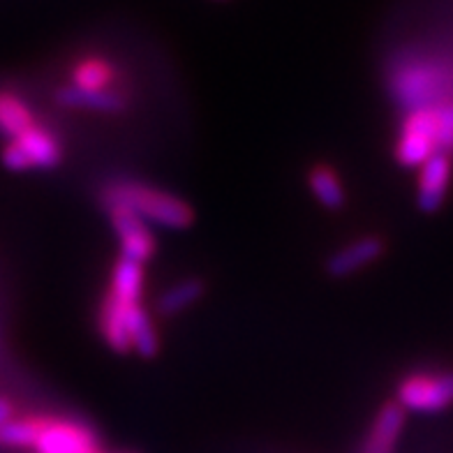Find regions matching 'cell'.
<instances>
[{
  "label": "cell",
  "mask_w": 453,
  "mask_h": 453,
  "mask_svg": "<svg viewBox=\"0 0 453 453\" xmlns=\"http://www.w3.org/2000/svg\"><path fill=\"white\" fill-rule=\"evenodd\" d=\"M102 206L104 203H120L149 222L150 226H162L172 232H183L195 222V211L183 197L156 185H146L142 180H116L102 188Z\"/></svg>",
  "instance_id": "obj_1"
},
{
  "label": "cell",
  "mask_w": 453,
  "mask_h": 453,
  "mask_svg": "<svg viewBox=\"0 0 453 453\" xmlns=\"http://www.w3.org/2000/svg\"><path fill=\"white\" fill-rule=\"evenodd\" d=\"M453 74L435 60H407L391 77V93L403 107L417 109L449 100Z\"/></svg>",
  "instance_id": "obj_2"
},
{
  "label": "cell",
  "mask_w": 453,
  "mask_h": 453,
  "mask_svg": "<svg viewBox=\"0 0 453 453\" xmlns=\"http://www.w3.org/2000/svg\"><path fill=\"white\" fill-rule=\"evenodd\" d=\"M395 403L414 414H440L453 407V368H421L400 377Z\"/></svg>",
  "instance_id": "obj_3"
},
{
  "label": "cell",
  "mask_w": 453,
  "mask_h": 453,
  "mask_svg": "<svg viewBox=\"0 0 453 453\" xmlns=\"http://www.w3.org/2000/svg\"><path fill=\"white\" fill-rule=\"evenodd\" d=\"M3 167L10 172H49L63 162V143L54 132L44 127L40 120L19 137L10 139L0 153Z\"/></svg>",
  "instance_id": "obj_4"
},
{
  "label": "cell",
  "mask_w": 453,
  "mask_h": 453,
  "mask_svg": "<svg viewBox=\"0 0 453 453\" xmlns=\"http://www.w3.org/2000/svg\"><path fill=\"white\" fill-rule=\"evenodd\" d=\"M435 153H440L435 104L407 109L394 142L395 162L405 169H418Z\"/></svg>",
  "instance_id": "obj_5"
},
{
  "label": "cell",
  "mask_w": 453,
  "mask_h": 453,
  "mask_svg": "<svg viewBox=\"0 0 453 453\" xmlns=\"http://www.w3.org/2000/svg\"><path fill=\"white\" fill-rule=\"evenodd\" d=\"M33 453H102V440L96 428L70 417L49 414Z\"/></svg>",
  "instance_id": "obj_6"
},
{
  "label": "cell",
  "mask_w": 453,
  "mask_h": 453,
  "mask_svg": "<svg viewBox=\"0 0 453 453\" xmlns=\"http://www.w3.org/2000/svg\"><path fill=\"white\" fill-rule=\"evenodd\" d=\"M104 211H107L109 225L119 239L120 255L139 264L150 262L157 252V236L153 226L142 220L134 211L120 206V203H104Z\"/></svg>",
  "instance_id": "obj_7"
},
{
  "label": "cell",
  "mask_w": 453,
  "mask_h": 453,
  "mask_svg": "<svg viewBox=\"0 0 453 453\" xmlns=\"http://www.w3.org/2000/svg\"><path fill=\"white\" fill-rule=\"evenodd\" d=\"M384 252H387V241L380 234H365L328 255L326 273L331 278H352L358 271L380 262Z\"/></svg>",
  "instance_id": "obj_8"
},
{
  "label": "cell",
  "mask_w": 453,
  "mask_h": 453,
  "mask_svg": "<svg viewBox=\"0 0 453 453\" xmlns=\"http://www.w3.org/2000/svg\"><path fill=\"white\" fill-rule=\"evenodd\" d=\"M453 180V156L435 153L418 167L417 206L424 213H435L444 206Z\"/></svg>",
  "instance_id": "obj_9"
},
{
  "label": "cell",
  "mask_w": 453,
  "mask_h": 453,
  "mask_svg": "<svg viewBox=\"0 0 453 453\" xmlns=\"http://www.w3.org/2000/svg\"><path fill=\"white\" fill-rule=\"evenodd\" d=\"M407 411L395 403V400H387L380 410L375 411V417L370 421L368 430H365L364 440L358 453H395L398 451L400 437L405 430Z\"/></svg>",
  "instance_id": "obj_10"
},
{
  "label": "cell",
  "mask_w": 453,
  "mask_h": 453,
  "mask_svg": "<svg viewBox=\"0 0 453 453\" xmlns=\"http://www.w3.org/2000/svg\"><path fill=\"white\" fill-rule=\"evenodd\" d=\"M119 67L104 56H81L74 60L70 67V84L72 88L86 90V93H97V90L119 88Z\"/></svg>",
  "instance_id": "obj_11"
},
{
  "label": "cell",
  "mask_w": 453,
  "mask_h": 453,
  "mask_svg": "<svg viewBox=\"0 0 453 453\" xmlns=\"http://www.w3.org/2000/svg\"><path fill=\"white\" fill-rule=\"evenodd\" d=\"M308 190L312 192V197L317 203L326 211H342L347 206V188L345 180L340 176V172L326 162H317L308 169L305 176Z\"/></svg>",
  "instance_id": "obj_12"
},
{
  "label": "cell",
  "mask_w": 453,
  "mask_h": 453,
  "mask_svg": "<svg viewBox=\"0 0 453 453\" xmlns=\"http://www.w3.org/2000/svg\"><path fill=\"white\" fill-rule=\"evenodd\" d=\"M56 102L67 109H84V111H97V113H120L126 111L130 100L120 88L111 90H97V93H86V90H77L72 86H63L56 93Z\"/></svg>",
  "instance_id": "obj_13"
},
{
  "label": "cell",
  "mask_w": 453,
  "mask_h": 453,
  "mask_svg": "<svg viewBox=\"0 0 453 453\" xmlns=\"http://www.w3.org/2000/svg\"><path fill=\"white\" fill-rule=\"evenodd\" d=\"M126 331L130 340V354L142 358H153L160 352V334H157L153 315L143 303H132L126 311Z\"/></svg>",
  "instance_id": "obj_14"
},
{
  "label": "cell",
  "mask_w": 453,
  "mask_h": 453,
  "mask_svg": "<svg viewBox=\"0 0 453 453\" xmlns=\"http://www.w3.org/2000/svg\"><path fill=\"white\" fill-rule=\"evenodd\" d=\"M143 282H146V271L143 264L132 262L127 257L119 255L113 262L111 273H109V285L104 292L119 298L120 303H142L143 296Z\"/></svg>",
  "instance_id": "obj_15"
},
{
  "label": "cell",
  "mask_w": 453,
  "mask_h": 453,
  "mask_svg": "<svg viewBox=\"0 0 453 453\" xmlns=\"http://www.w3.org/2000/svg\"><path fill=\"white\" fill-rule=\"evenodd\" d=\"M206 296V282L202 278H183L176 280L172 287H167L157 298V312L162 317H176L190 311Z\"/></svg>",
  "instance_id": "obj_16"
},
{
  "label": "cell",
  "mask_w": 453,
  "mask_h": 453,
  "mask_svg": "<svg viewBox=\"0 0 453 453\" xmlns=\"http://www.w3.org/2000/svg\"><path fill=\"white\" fill-rule=\"evenodd\" d=\"M35 123V111L24 97L14 90L0 88V137L10 142Z\"/></svg>",
  "instance_id": "obj_17"
},
{
  "label": "cell",
  "mask_w": 453,
  "mask_h": 453,
  "mask_svg": "<svg viewBox=\"0 0 453 453\" xmlns=\"http://www.w3.org/2000/svg\"><path fill=\"white\" fill-rule=\"evenodd\" d=\"M47 417L49 414H37V411L21 417L14 414L7 424L0 426V444L7 449H33L47 424Z\"/></svg>",
  "instance_id": "obj_18"
},
{
  "label": "cell",
  "mask_w": 453,
  "mask_h": 453,
  "mask_svg": "<svg viewBox=\"0 0 453 453\" xmlns=\"http://www.w3.org/2000/svg\"><path fill=\"white\" fill-rule=\"evenodd\" d=\"M437 111V143L440 153L453 156V97L435 104Z\"/></svg>",
  "instance_id": "obj_19"
},
{
  "label": "cell",
  "mask_w": 453,
  "mask_h": 453,
  "mask_svg": "<svg viewBox=\"0 0 453 453\" xmlns=\"http://www.w3.org/2000/svg\"><path fill=\"white\" fill-rule=\"evenodd\" d=\"M14 414H17V407H14L12 400L5 398V395H0V426L7 424Z\"/></svg>",
  "instance_id": "obj_20"
},
{
  "label": "cell",
  "mask_w": 453,
  "mask_h": 453,
  "mask_svg": "<svg viewBox=\"0 0 453 453\" xmlns=\"http://www.w3.org/2000/svg\"><path fill=\"white\" fill-rule=\"evenodd\" d=\"M102 453H137V451H130V449H126V451H102Z\"/></svg>",
  "instance_id": "obj_21"
}]
</instances>
